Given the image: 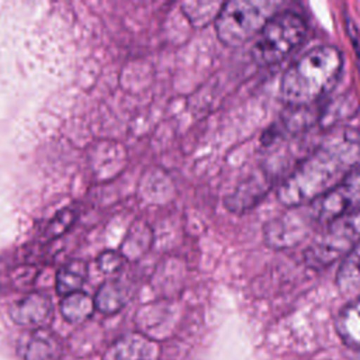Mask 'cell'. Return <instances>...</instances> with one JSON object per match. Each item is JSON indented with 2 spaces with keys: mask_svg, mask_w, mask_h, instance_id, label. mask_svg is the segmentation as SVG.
Wrapping results in <instances>:
<instances>
[{
  "mask_svg": "<svg viewBox=\"0 0 360 360\" xmlns=\"http://www.w3.org/2000/svg\"><path fill=\"white\" fill-rule=\"evenodd\" d=\"M276 1L231 0L222 3L214 21L218 39L228 46H239L256 37L276 14Z\"/></svg>",
  "mask_w": 360,
  "mask_h": 360,
  "instance_id": "cell-3",
  "label": "cell"
},
{
  "mask_svg": "<svg viewBox=\"0 0 360 360\" xmlns=\"http://www.w3.org/2000/svg\"><path fill=\"white\" fill-rule=\"evenodd\" d=\"M359 156L360 146L354 134L338 131L326 136L278 186V201L290 208L309 205L357 166Z\"/></svg>",
  "mask_w": 360,
  "mask_h": 360,
  "instance_id": "cell-1",
  "label": "cell"
},
{
  "mask_svg": "<svg viewBox=\"0 0 360 360\" xmlns=\"http://www.w3.org/2000/svg\"><path fill=\"white\" fill-rule=\"evenodd\" d=\"M308 31L305 20L294 11H280L271 15L256 35L252 58L259 66L280 63L305 38Z\"/></svg>",
  "mask_w": 360,
  "mask_h": 360,
  "instance_id": "cell-4",
  "label": "cell"
},
{
  "mask_svg": "<svg viewBox=\"0 0 360 360\" xmlns=\"http://www.w3.org/2000/svg\"><path fill=\"white\" fill-rule=\"evenodd\" d=\"M17 350L24 360H58L62 353V345L53 332L37 328L20 338Z\"/></svg>",
  "mask_w": 360,
  "mask_h": 360,
  "instance_id": "cell-8",
  "label": "cell"
},
{
  "mask_svg": "<svg viewBox=\"0 0 360 360\" xmlns=\"http://www.w3.org/2000/svg\"><path fill=\"white\" fill-rule=\"evenodd\" d=\"M308 211L316 225L360 211V165L354 166L332 190L311 202Z\"/></svg>",
  "mask_w": 360,
  "mask_h": 360,
  "instance_id": "cell-6",
  "label": "cell"
},
{
  "mask_svg": "<svg viewBox=\"0 0 360 360\" xmlns=\"http://www.w3.org/2000/svg\"><path fill=\"white\" fill-rule=\"evenodd\" d=\"M124 262H125V256L114 250H105L97 259V264L100 270L108 274L118 271L124 266Z\"/></svg>",
  "mask_w": 360,
  "mask_h": 360,
  "instance_id": "cell-18",
  "label": "cell"
},
{
  "mask_svg": "<svg viewBox=\"0 0 360 360\" xmlns=\"http://www.w3.org/2000/svg\"><path fill=\"white\" fill-rule=\"evenodd\" d=\"M335 326L345 345L360 349V298L342 308Z\"/></svg>",
  "mask_w": 360,
  "mask_h": 360,
  "instance_id": "cell-13",
  "label": "cell"
},
{
  "mask_svg": "<svg viewBox=\"0 0 360 360\" xmlns=\"http://www.w3.org/2000/svg\"><path fill=\"white\" fill-rule=\"evenodd\" d=\"M156 357L158 346L141 333L121 336L104 354V360H156Z\"/></svg>",
  "mask_w": 360,
  "mask_h": 360,
  "instance_id": "cell-9",
  "label": "cell"
},
{
  "mask_svg": "<svg viewBox=\"0 0 360 360\" xmlns=\"http://www.w3.org/2000/svg\"><path fill=\"white\" fill-rule=\"evenodd\" d=\"M336 283L342 291L360 287V242L343 259L336 274Z\"/></svg>",
  "mask_w": 360,
  "mask_h": 360,
  "instance_id": "cell-16",
  "label": "cell"
},
{
  "mask_svg": "<svg viewBox=\"0 0 360 360\" xmlns=\"http://www.w3.org/2000/svg\"><path fill=\"white\" fill-rule=\"evenodd\" d=\"M342 66L343 55L333 45H319L307 51L283 73V101L295 108L318 101L335 86Z\"/></svg>",
  "mask_w": 360,
  "mask_h": 360,
  "instance_id": "cell-2",
  "label": "cell"
},
{
  "mask_svg": "<svg viewBox=\"0 0 360 360\" xmlns=\"http://www.w3.org/2000/svg\"><path fill=\"white\" fill-rule=\"evenodd\" d=\"M360 242V211L345 214L325 224L304 252L305 263L312 269H323L345 259Z\"/></svg>",
  "mask_w": 360,
  "mask_h": 360,
  "instance_id": "cell-5",
  "label": "cell"
},
{
  "mask_svg": "<svg viewBox=\"0 0 360 360\" xmlns=\"http://www.w3.org/2000/svg\"><path fill=\"white\" fill-rule=\"evenodd\" d=\"M316 225L309 211H291L271 219L263 228L266 243L273 249H285L304 240Z\"/></svg>",
  "mask_w": 360,
  "mask_h": 360,
  "instance_id": "cell-7",
  "label": "cell"
},
{
  "mask_svg": "<svg viewBox=\"0 0 360 360\" xmlns=\"http://www.w3.org/2000/svg\"><path fill=\"white\" fill-rule=\"evenodd\" d=\"M52 312V304L48 295L42 292H31L22 300L14 302L10 308L11 319L24 326L42 325Z\"/></svg>",
  "mask_w": 360,
  "mask_h": 360,
  "instance_id": "cell-10",
  "label": "cell"
},
{
  "mask_svg": "<svg viewBox=\"0 0 360 360\" xmlns=\"http://www.w3.org/2000/svg\"><path fill=\"white\" fill-rule=\"evenodd\" d=\"M76 219V211L72 208H63L48 224L45 229L46 239H55L65 233Z\"/></svg>",
  "mask_w": 360,
  "mask_h": 360,
  "instance_id": "cell-17",
  "label": "cell"
},
{
  "mask_svg": "<svg viewBox=\"0 0 360 360\" xmlns=\"http://www.w3.org/2000/svg\"><path fill=\"white\" fill-rule=\"evenodd\" d=\"M87 277V264L83 260H70L56 273V291L60 295H69L80 291Z\"/></svg>",
  "mask_w": 360,
  "mask_h": 360,
  "instance_id": "cell-14",
  "label": "cell"
},
{
  "mask_svg": "<svg viewBox=\"0 0 360 360\" xmlns=\"http://www.w3.org/2000/svg\"><path fill=\"white\" fill-rule=\"evenodd\" d=\"M270 181L271 180H269L266 174H253L225 198V207L232 212H245L250 210L267 193Z\"/></svg>",
  "mask_w": 360,
  "mask_h": 360,
  "instance_id": "cell-11",
  "label": "cell"
},
{
  "mask_svg": "<svg viewBox=\"0 0 360 360\" xmlns=\"http://www.w3.org/2000/svg\"><path fill=\"white\" fill-rule=\"evenodd\" d=\"M94 308V300L83 291H76L65 295L60 302V312L63 318L72 323H80L87 321L93 315Z\"/></svg>",
  "mask_w": 360,
  "mask_h": 360,
  "instance_id": "cell-15",
  "label": "cell"
},
{
  "mask_svg": "<svg viewBox=\"0 0 360 360\" xmlns=\"http://www.w3.org/2000/svg\"><path fill=\"white\" fill-rule=\"evenodd\" d=\"M131 287L127 281L121 278H114L105 281L97 291L94 300V307L103 314L118 312L129 300Z\"/></svg>",
  "mask_w": 360,
  "mask_h": 360,
  "instance_id": "cell-12",
  "label": "cell"
}]
</instances>
